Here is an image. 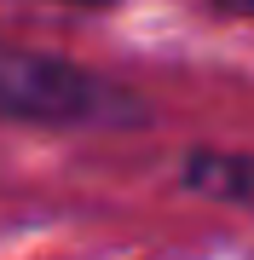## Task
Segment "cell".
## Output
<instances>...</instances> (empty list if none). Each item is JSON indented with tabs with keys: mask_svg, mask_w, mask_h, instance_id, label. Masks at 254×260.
<instances>
[{
	"mask_svg": "<svg viewBox=\"0 0 254 260\" xmlns=\"http://www.w3.org/2000/svg\"><path fill=\"white\" fill-rule=\"evenodd\" d=\"M185 185L220 203L254 208V156H220V150H197L185 162Z\"/></svg>",
	"mask_w": 254,
	"mask_h": 260,
	"instance_id": "2",
	"label": "cell"
},
{
	"mask_svg": "<svg viewBox=\"0 0 254 260\" xmlns=\"http://www.w3.org/2000/svg\"><path fill=\"white\" fill-rule=\"evenodd\" d=\"M0 116L6 121H110V116H139V104L122 99L104 75L69 64L58 52L0 41Z\"/></svg>",
	"mask_w": 254,
	"mask_h": 260,
	"instance_id": "1",
	"label": "cell"
},
{
	"mask_svg": "<svg viewBox=\"0 0 254 260\" xmlns=\"http://www.w3.org/2000/svg\"><path fill=\"white\" fill-rule=\"evenodd\" d=\"M220 12H237V18H254V0H214Z\"/></svg>",
	"mask_w": 254,
	"mask_h": 260,
	"instance_id": "3",
	"label": "cell"
}]
</instances>
